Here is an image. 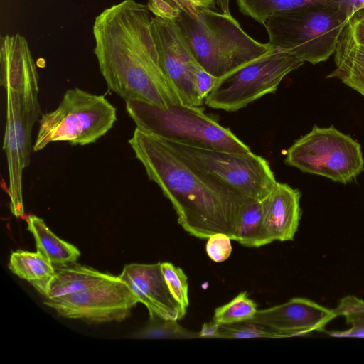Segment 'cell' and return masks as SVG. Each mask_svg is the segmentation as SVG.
I'll use <instances>...</instances> for the list:
<instances>
[{
    "mask_svg": "<svg viewBox=\"0 0 364 364\" xmlns=\"http://www.w3.org/2000/svg\"><path fill=\"white\" fill-rule=\"evenodd\" d=\"M284 162L302 172L343 184L364 169L360 144L333 127L314 125L288 149Z\"/></svg>",
    "mask_w": 364,
    "mask_h": 364,
    "instance_id": "cell-7",
    "label": "cell"
},
{
    "mask_svg": "<svg viewBox=\"0 0 364 364\" xmlns=\"http://www.w3.org/2000/svg\"><path fill=\"white\" fill-rule=\"evenodd\" d=\"M301 193L277 181L263 198L264 230L270 243L293 240L301 216Z\"/></svg>",
    "mask_w": 364,
    "mask_h": 364,
    "instance_id": "cell-16",
    "label": "cell"
},
{
    "mask_svg": "<svg viewBox=\"0 0 364 364\" xmlns=\"http://www.w3.org/2000/svg\"><path fill=\"white\" fill-rule=\"evenodd\" d=\"M38 95V93L6 91L3 149L8 162L10 210L17 218L24 215L22 176L30 162L32 129L41 113Z\"/></svg>",
    "mask_w": 364,
    "mask_h": 364,
    "instance_id": "cell-10",
    "label": "cell"
},
{
    "mask_svg": "<svg viewBox=\"0 0 364 364\" xmlns=\"http://www.w3.org/2000/svg\"><path fill=\"white\" fill-rule=\"evenodd\" d=\"M26 222L28 230L36 240L37 251L48 259L54 266L77 260L80 256L79 250L56 236L41 218L29 215Z\"/></svg>",
    "mask_w": 364,
    "mask_h": 364,
    "instance_id": "cell-20",
    "label": "cell"
},
{
    "mask_svg": "<svg viewBox=\"0 0 364 364\" xmlns=\"http://www.w3.org/2000/svg\"><path fill=\"white\" fill-rule=\"evenodd\" d=\"M230 239L248 247L270 243L264 230L262 200H252L241 208Z\"/></svg>",
    "mask_w": 364,
    "mask_h": 364,
    "instance_id": "cell-21",
    "label": "cell"
},
{
    "mask_svg": "<svg viewBox=\"0 0 364 364\" xmlns=\"http://www.w3.org/2000/svg\"><path fill=\"white\" fill-rule=\"evenodd\" d=\"M128 141L185 231L200 239L218 232L231 237L241 208L253 198L200 170L161 138L136 127Z\"/></svg>",
    "mask_w": 364,
    "mask_h": 364,
    "instance_id": "cell-2",
    "label": "cell"
},
{
    "mask_svg": "<svg viewBox=\"0 0 364 364\" xmlns=\"http://www.w3.org/2000/svg\"><path fill=\"white\" fill-rule=\"evenodd\" d=\"M337 314L310 299L293 298L279 305L257 310L249 320L277 333L281 338L299 336L323 331Z\"/></svg>",
    "mask_w": 364,
    "mask_h": 364,
    "instance_id": "cell-13",
    "label": "cell"
},
{
    "mask_svg": "<svg viewBox=\"0 0 364 364\" xmlns=\"http://www.w3.org/2000/svg\"><path fill=\"white\" fill-rule=\"evenodd\" d=\"M176 21L200 65L221 77L274 49L249 36L231 14L203 7L196 16L180 13Z\"/></svg>",
    "mask_w": 364,
    "mask_h": 364,
    "instance_id": "cell-3",
    "label": "cell"
},
{
    "mask_svg": "<svg viewBox=\"0 0 364 364\" xmlns=\"http://www.w3.org/2000/svg\"><path fill=\"white\" fill-rule=\"evenodd\" d=\"M119 277L127 284L149 315L166 319L180 320L184 309L173 297L161 270V262L125 265Z\"/></svg>",
    "mask_w": 364,
    "mask_h": 364,
    "instance_id": "cell-14",
    "label": "cell"
},
{
    "mask_svg": "<svg viewBox=\"0 0 364 364\" xmlns=\"http://www.w3.org/2000/svg\"><path fill=\"white\" fill-rule=\"evenodd\" d=\"M0 85L6 91L38 93V74L28 43L19 34L0 38Z\"/></svg>",
    "mask_w": 364,
    "mask_h": 364,
    "instance_id": "cell-15",
    "label": "cell"
},
{
    "mask_svg": "<svg viewBox=\"0 0 364 364\" xmlns=\"http://www.w3.org/2000/svg\"><path fill=\"white\" fill-rule=\"evenodd\" d=\"M161 270L173 297L184 308L189 305L188 278L183 271L171 262H162Z\"/></svg>",
    "mask_w": 364,
    "mask_h": 364,
    "instance_id": "cell-27",
    "label": "cell"
},
{
    "mask_svg": "<svg viewBox=\"0 0 364 364\" xmlns=\"http://www.w3.org/2000/svg\"><path fill=\"white\" fill-rule=\"evenodd\" d=\"M219 77L206 71L200 65L195 72V81L200 96L205 100L216 85Z\"/></svg>",
    "mask_w": 364,
    "mask_h": 364,
    "instance_id": "cell-29",
    "label": "cell"
},
{
    "mask_svg": "<svg viewBox=\"0 0 364 364\" xmlns=\"http://www.w3.org/2000/svg\"><path fill=\"white\" fill-rule=\"evenodd\" d=\"M336 68L326 77H335L364 97V46L354 39L350 20L334 53Z\"/></svg>",
    "mask_w": 364,
    "mask_h": 364,
    "instance_id": "cell-17",
    "label": "cell"
},
{
    "mask_svg": "<svg viewBox=\"0 0 364 364\" xmlns=\"http://www.w3.org/2000/svg\"><path fill=\"white\" fill-rule=\"evenodd\" d=\"M116 111L103 95L69 89L55 109L42 115L33 150L41 151L53 141L73 146L95 143L112 128Z\"/></svg>",
    "mask_w": 364,
    "mask_h": 364,
    "instance_id": "cell-6",
    "label": "cell"
},
{
    "mask_svg": "<svg viewBox=\"0 0 364 364\" xmlns=\"http://www.w3.org/2000/svg\"><path fill=\"white\" fill-rule=\"evenodd\" d=\"M139 338L196 339L199 333L187 329L178 320L166 319L149 315L146 325L135 335Z\"/></svg>",
    "mask_w": 364,
    "mask_h": 364,
    "instance_id": "cell-22",
    "label": "cell"
},
{
    "mask_svg": "<svg viewBox=\"0 0 364 364\" xmlns=\"http://www.w3.org/2000/svg\"><path fill=\"white\" fill-rule=\"evenodd\" d=\"M200 1L205 6L211 8V9H217V7L213 4L211 0H198Z\"/></svg>",
    "mask_w": 364,
    "mask_h": 364,
    "instance_id": "cell-33",
    "label": "cell"
},
{
    "mask_svg": "<svg viewBox=\"0 0 364 364\" xmlns=\"http://www.w3.org/2000/svg\"><path fill=\"white\" fill-rule=\"evenodd\" d=\"M281 338L279 334L250 321L218 324L215 338Z\"/></svg>",
    "mask_w": 364,
    "mask_h": 364,
    "instance_id": "cell-26",
    "label": "cell"
},
{
    "mask_svg": "<svg viewBox=\"0 0 364 364\" xmlns=\"http://www.w3.org/2000/svg\"><path fill=\"white\" fill-rule=\"evenodd\" d=\"M147 5L123 0L95 18L94 53L109 90L123 100L161 107L182 104L165 74L151 32Z\"/></svg>",
    "mask_w": 364,
    "mask_h": 364,
    "instance_id": "cell-1",
    "label": "cell"
},
{
    "mask_svg": "<svg viewBox=\"0 0 364 364\" xmlns=\"http://www.w3.org/2000/svg\"><path fill=\"white\" fill-rule=\"evenodd\" d=\"M257 310V304L243 291L228 304L215 309L212 321L218 324L246 321L251 320Z\"/></svg>",
    "mask_w": 364,
    "mask_h": 364,
    "instance_id": "cell-23",
    "label": "cell"
},
{
    "mask_svg": "<svg viewBox=\"0 0 364 364\" xmlns=\"http://www.w3.org/2000/svg\"><path fill=\"white\" fill-rule=\"evenodd\" d=\"M350 18L341 9L311 5L274 16L263 26L275 50L315 65L334 54Z\"/></svg>",
    "mask_w": 364,
    "mask_h": 364,
    "instance_id": "cell-5",
    "label": "cell"
},
{
    "mask_svg": "<svg viewBox=\"0 0 364 364\" xmlns=\"http://www.w3.org/2000/svg\"><path fill=\"white\" fill-rule=\"evenodd\" d=\"M350 23L355 41L364 46V10L357 12L350 19Z\"/></svg>",
    "mask_w": 364,
    "mask_h": 364,
    "instance_id": "cell-30",
    "label": "cell"
},
{
    "mask_svg": "<svg viewBox=\"0 0 364 364\" xmlns=\"http://www.w3.org/2000/svg\"><path fill=\"white\" fill-rule=\"evenodd\" d=\"M9 268L48 298L50 285L55 274V267L41 253L21 250L13 252L9 258Z\"/></svg>",
    "mask_w": 364,
    "mask_h": 364,
    "instance_id": "cell-19",
    "label": "cell"
},
{
    "mask_svg": "<svg viewBox=\"0 0 364 364\" xmlns=\"http://www.w3.org/2000/svg\"><path fill=\"white\" fill-rule=\"evenodd\" d=\"M213 4L223 13L231 14L230 10V0H211Z\"/></svg>",
    "mask_w": 364,
    "mask_h": 364,
    "instance_id": "cell-32",
    "label": "cell"
},
{
    "mask_svg": "<svg viewBox=\"0 0 364 364\" xmlns=\"http://www.w3.org/2000/svg\"><path fill=\"white\" fill-rule=\"evenodd\" d=\"M45 304L60 316L95 323L120 321L139 300L119 277L82 291L53 299Z\"/></svg>",
    "mask_w": 364,
    "mask_h": 364,
    "instance_id": "cell-11",
    "label": "cell"
},
{
    "mask_svg": "<svg viewBox=\"0 0 364 364\" xmlns=\"http://www.w3.org/2000/svg\"><path fill=\"white\" fill-rule=\"evenodd\" d=\"M166 141L196 167L249 198L262 200L277 183L268 161L252 151L235 153Z\"/></svg>",
    "mask_w": 364,
    "mask_h": 364,
    "instance_id": "cell-9",
    "label": "cell"
},
{
    "mask_svg": "<svg viewBox=\"0 0 364 364\" xmlns=\"http://www.w3.org/2000/svg\"><path fill=\"white\" fill-rule=\"evenodd\" d=\"M364 10V9H363Z\"/></svg>",
    "mask_w": 364,
    "mask_h": 364,
    "instance_id": "cell-34",
    "label": "cell"
},
{
    "mask_svg": "<svg viewBox=\"0 0 364 364\" xmlns=\"http://www.w3.org/2000/svg\"><path fill=\"white\" fill-rule=\"evenodd\" d=\"M337 316H343L346 323L351 328L344 331L331 333L336 337H364V300L355 296H346L339 302L334 309Z\"/></svg>",
    "mask_w": 364,
    "mask_h": 364,
    "instance_id": "cell-24",
    "label": "cell"
},
{
    "mask_svg": "<svg viewBox=\"0 0 364 364\" xmlns=\"http://www.w3.org/2000/svg\"><path fill=\"white\" fill-rule=\"evenodd\" d=\"M55 267L47 299H53L95 287L115 278L75 262Z\"/></svg>",
    "mask_w": 364,
    "mask_h": 364,
    "instance_id": "cell-18",
    "label": "cell"
},
{
    "mask_svg": "<svg viewBox=\"0 0 364 364\" xmlns=\"http://www.w3.org/2000/svg\"><path fill=\"white\" fill-rule=\"evenodd\" d=\"M230 237L223 232L215 233L208 238L205 246L208 256L215 262L225 261L231 255Z\"/></svg>",
    "mask_w": 364,
    "mask_h": 364,
    "instance_id": "cell-28",
    "label": "cell"
},
{
    "mask_svg": "<svg viewBox=\"0 0 364 364\" xmlns=\"http://www.w3.org/2000/svg\"><path fill=\"white\" fill-rule=\"evenodd\" d=\"M304 63L291 55L274 50L219 77L205 104L213 109L237 111L265 95L275 92L284 77Z\"/></svg>",
    "mask_w": 364,
    "mask_h": 364,
    "instance_id": "cell-8",
    "label": "cell"
},
{
    "mask_svg": "<svg viewBox=\"0 0 364 364\" xmlns=\"http://www.w3.org/2000/svg\"><path fill=\"white\" fill-rule=\"evenodd\" d=\"M147 6L154 16L176 19L180 13L196 16L205 6L198 0H147Z\"/></svg>",
    "mask_w": 364,
    "mask_h": 364,
    "instance_id": "cell-25",
    "label": "cell"
},
{
    "mask_svg": "<svg viewBox=\"0 0 364 364\" xmlns=\"http://www.w3.org/2000/svg\"><path fill=\"white\" fill-rule=\"evenodd\" d=\"M126 109L137 128L164 140L235 153L251 151L230 129L199 107L179 104L161 107L129 100L126 102Z\"/></svg>",
    "mask_w": 364,
    "mask_h": 364,
    "instance_id": "cell-4",
    "label": "cell"
},
{
    "mask_svg": "<svg viewBox=\"0 0 364 364\" xmlns=\"http://www.w3.org/2000/svg\"><path fill=\"white\" fill-rule=\"evenodd\" d=\"M335 1V0H334ZM342 10L351 18L359 11L364 9V0H336Z\"/></svg>",
    "mask_w": 364,
    "mask_h": 364,
    "instance_id": "cell-31",
    "label": "cell"
},
{
    "mask_svg": "<svg viewBox=\"0 0 364 364\" xmlns=\"http://www.w3.org/2000/svg\"><path fill=\"white\" fill-rule=\"evenodd\" d=\"M151 32L161 67L181 103L203 105L205 100L200 96L195 81V72L200 63L176 19L152 17Z\"/></svg>",
    "mask_w": 364,
    "mask_h": 364,
    "instance_id": "cell-12",
    "label": "cell"
}]
</instances>
